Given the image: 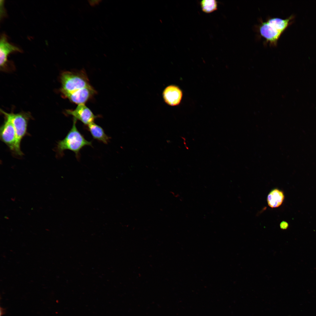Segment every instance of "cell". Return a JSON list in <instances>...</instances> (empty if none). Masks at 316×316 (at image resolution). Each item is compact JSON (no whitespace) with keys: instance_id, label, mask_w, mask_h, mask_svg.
Returning <instances> with one entry per match:
<instances>
[{"instance_id":"obj_1","label":"cell","mask_w":316,"mask_h":316,"mask_svg":"<svg viewBox=\"0 0 316 316\" xmlns=\"http://www.w3.org/2000/svg\"><path fill=\"white\" fill-rule=\"evenodd\" d=\"M293 16L286 19L273 18L261 23L259 27L260 35L272 46H276L281 34L292 23Z\"/></svg>"},{"instance_id":"obj_2","label":"cell","mask_w":316,"mask_h":316,"mask_svg":"<svg viewBox=\"0 0 316 316\" xmlns=\"http://www.w3.org/2000/svg\"><path fill=\"white\" fill-rule=\"evenodd\" d=\"M77 119L73 118V125L72 128L66 137L58 142L57 145V152L60 155H63L65 150H69L74 152L78 159L80 157V150L86 146H92V142L85 139L83 136L77 129L76 126Z\"/></svg>"},{"instance_id":"obj_3","label":"cell","mask_w":316,"mask_h":316,"mask_svg":"<svg viewBox=\"0 0 316 316\" xmlns=\"http://www.w3.org/2000/svg\"><path fill=\"white\" fill-rule=\"evenodd\" d=\"M61 92L64 97L91 86L84 70L64 72L61 75Z\"/></svg>"},{"instance_id":"obj_4","label":"cell","mask_w":316,"mask_h":316,"mask_svg":"<svg viewBox=\"0 0 316 316\" xmlns=\"http://www.w3.org/2000/svg\"><path fill=\"white\" fill-rule=\"evenodd\" d=\"M1 111L4 117L10 119L15 128L16 140L14 154L22 156L23 154L20 149V143L22 139L27 133L28 121L30 116L26 113H8L2 110Z\"/></svg>"},{"instance_id":"obj_5","label":"cell","mask_w":316,"mask_h":316,"mask_svg":"<svg viewBox=\"0 0 316 316\" xmlns=\"http://www.w3.org/2000/svg\"><path fill=\"white\" fill-rule=\"evenodd\" d=\"M4 117L5 121L0 128V139L14 153L16 140L15 130L10 119Z\"/></svg>"},{"instance_id":"obj_6","label":"cell","mask_w":316,"mask_h":316,"mask_svg":"<svg viewBox=\"0 0 316 316\" xmlns=\"http://www.w3.org/2000/svg\"><path fill=\"white\" fill-rule=\"evenodd\" d=\"M66 113L73 116V118L80 121L87 126L94 122L95 120L98 117L94 115L85 104H78L74 109L66 110Z\"/></svg>"},{"instance_id":"obj_7","label":"cell","mask_w":316,"mask_h":316,"mask_svg":"<svg viewBox=\"0 0 316 316\" xmlns=\"http://www.w3.org/2000/svg\"><path fill=\"white\" fill-rule=\"evenodd\" d=\"M21 50L8 41L7 36L3 34L1 36L0 40V66L1 68H4L9 64L8 60L9 55L15 52H21Z\"/></svg>"},{"instance_id":"obj_8","label":"cell","mask_w":316,"mask_h":316,"mask_svg":"<svg viewBox=\"0 0 316 316\" xmlns=\"http://www.w3.org/2000/svg\"><path fill=\"white\" fill-rule=\"evenodd\" d=\"M96 93V91L91 85L76 92L68 95L65 98H68L72 102L78 105L85 104Z\"/></svg>"},{"instance_id":"obj_9","label":"cell","mask_w":316,"mask_h":316,"mask_svg":"<svg viewBox=\"0 0 316 316\" xmlns=\"http://www.w3.org/2000/svg\"><path fill=\"white\" fill-rule=\"evenodd\" d=\"M163 95L164 100L166 104L170 106H175L180 103L182 99L183 93L179 87L171 85L165 89Z\"/></svg>"},{"instance_id":"obj_10","label":"cell","mask_w":316,"mask_h":316,"mask_svg":"<svg viewBox=\"0 0 316 316\" xmlns=\"http://www.w3.org/2000/svg\"><path fill=\"white\" fill-rule=\"evenodd\" d=\"M87 126V129L93 138L105 144L108 143L110 138L105 134L104 129L101 127L94 122Z\"/></svg>"},{"instance_id":"obj_11","label":"cell","mask_w":316,"mask_h":316,"mask_svg":"<svg viewBox=\"0 0 316 316\" xmlns=\"http://www.w3.org/2000/svg\"><path fill=\"white\" fill-rule=\"evenodd\" d=\"M284 196L282 191L276 188L272 190L268 194L267 198L268 205L272 208L280 206L283 202Z\"/></svg>"},{"instance_id":"obj_12","label":"cell","mask_w":316,"mask_h":316,"mask_svg":"<svg viewBox=\"0 0 316 316\" xmlns=\"http://www.w3.org/2000/svg\"><path fill=\"white\" fill-rule=\"evenodd\" d=\"M202 11L206 13H211L217 9V2L215 0H203L200 2Z\"/></svg>"},{"instance_id":"obj_13","label":"cell","mask_w":316,"mask_h":316,"mask_svg":"<svg viewBox=\"0 0 316 316\" xmlns=\"http://www.w3.org/2000/svg\"><path fill=\"white\" fill-rule=\"evenodd\" d=\"M4 0H0V18L5 17L6 15V12L4 7Z\"/></svg>"},{"instance_id":"obj_14","label":"cell","mask_w":316,"mask_h":316,"mask_svg":"<svg viewBox=\"0 0 316 316\" xmlns=\"http://www.w3.org/2000/svg\"><path fill=\"white\" fill-rule=\"evenodd\" d=\"M90 5L92 7H95L99 5L102 1L101 0H88Z\"/></svg>"},{"instance_id":"obj_15","label":"cell","mask_w":316,"mask_h":316,"mask_svg":"<svg viewBox=\"0 0 316 316\" xmlns=\"http://www.w3.org/2000/svg\"><path fill=\"white\" fill-rule=\"evenodd\" d=\"M280 226L281 229H286L288 227V224L287 222L284 221H283L281 222L280 224Z\"/></svg>"}]
</instances>
